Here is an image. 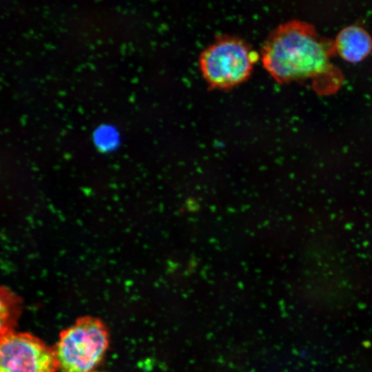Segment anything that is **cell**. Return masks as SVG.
Masks as SVG:
<instances>
[{"instance_id":"1","label":"cell","mask_w":372,"mask_h":372,"mask_svg":"<svg viewBox=\"0 0 372 372\" xmlns=\"http://www.w3.org/2000/svg\"><path fill=\"white\" fill-rule=\"evenodd\" d=\"M334 41L320 36L311 24L298 20L271 32L261 51L264 68L279 83L308 84L320 95L336 92L342 85L341 70L331 61Z\"/></svg>"},{"instance_id":"2","label":"cell","mask_w":372,"mask_h":372,"mask_svg":"<svg viewBox=\"0 0 372 372\" xmlns=\"http://www.w3.org/2000/svg\"><path fill=\"white\" fill-rule=\"evenodd\" d=\"M109 344L105 325L98 318L83 317L63 330L54 351L62 372H92Z\"/></svg>"},{"instance_id":"3","label":"cell","mask_w":372,"mask_h":372,"mask_svg":"<svg viewBox=\"0 0 372 372\" xmlns=\"http://www.w3.org/2000/svg\"><path fill=\"white\" fill-rule=\"evenodd\" d=\"M257 59V54L245 41L223 37L201 53L199 68L210 87L227 90L248 79Z\"/></svg>"},{"instance_id":"4","label":"cell","mask_w":372,"mask_h":372,"mask_svg":"<svg viewBox=\"0 0 372 372\" xmlns=\"http://www.w3.org/2000/svg\"><path fill=\"white\" fill-rule=\"evenodd\" d=\"M54 349L28 333L1 335L0 372H56Z\"/></svg>"},{"instance_id":"5","label":"cell","mask_w":372,"mask_h":372,"mask_svg":"<svg viewBox=\"0 0 372 372\" xmlns=\"http://www.w3.org/2000/svg\"><path fill=\"white\" fill-rule=\"evenodd\" d=\"M336 54L343 60L357 63L372 51V38L362 27L347 26L341 30L334 41Z\"/></svg>"}]
</instances>
